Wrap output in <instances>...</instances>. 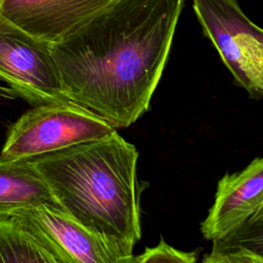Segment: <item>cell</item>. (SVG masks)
I'll return each instance as SVG.
<instances>
[{"label":"cell","instance_id":"6da1fadb","mask_svg":"<svg viewBox=\"0 0 263 263\" xmlns=\"http://www.w3.org/2000/svg\"><path fill=\"white\" fill-rule=\"evenodd\" d=\"M184 0H113L48 44L63 95L115 129L144 115L168 60Z\"/></svg>","mask_w":263,"mask_h":263},{"label":"cell","instance_id":"7a4b0ae2","mask_svg":"<svg viewBox=\"0 0 263 263\" xmlns=\"http://www.w3.org/2000/svg\"><path fill=\"white\" fill-rule=\"evenodd\" d=\"M139 153L116 129L93 141L28 158L57 201L91 231L133 254L141 238Z\"/></svg>","mask_w":263,"mask_h":263},{"label":"cell","instance_id":"3957f363","mask_svg":"<svg viewBox=\"0 0 263 263\" xmlns=\"http://www.w3.org/2000/svg\"><path fill=\"white\" fill-rule=\"evenodd\" d=\"M115 130L87 110L70 102L35 105L7 130L0 160H23L101 139Z\"/></svg>","mask_w":263,"mask_h":263},{"label":"cell","instance_id":"277c9868","mask_svg":"<svg viewBox=\"0 0 263 263\" xmlns=\"http://www.w3.org/2000/svg\"><path fill=\"white\" fill-rule=\"evenodd\" d=\"M193 10L234 83L253 99L263 98V29L237 0H193Z\"/></svg>","mask_w":263,"mask_h":263},{"label":"cell","instance_id":"5b68a950","mask_svg":"<svg viewBox=\"0 0 263 263\" xmlns=\"http://www.w3.org/2000/svg\"><path fill=\"white\" fill-rule=\"evenodd\" d=\"M13 217L26 226L60 263L133 262L134 254L86 228L60 209L38 206Z\"/></svg>","mask_w":263,"mask_h":263},{"label":"cell","instance_id":"8992f818","mask_svg":"<svg viewBox=\"0 0 263 263\" xmlns=\"http://www.w3.org/2000/svg\"><path fill=\"white\" fill-rule=\"evenodd\" d=\"M0 80L34 106L69 102L48 45L1 21Z\"/></svg>","mask_w":263,"mask_h":263},{"label":"cell","instance_id":"52a82bcc","mask_svg":"<svg viewBox=\"0 0 263 263\" xmlns=\"http://www.w3.org/2000/svg\"><path fill=\"white\" fill-rule=\"evenodd\" d=\"M113 0H0V21L45 44L55 43Z\"/></svg>","mask_w":263,"mask_h":263},{"label":"cell","instance_id":"ba28073f","mask_svg":"<svg viewBox=\"0 0 263 263\" xmlns=\"http://www.w3.org/2000/svg\"><path fill=\"white\" fill-rule=\"evenodd\" d=\"M262 202L263 157H257L219 180L213 205L200 225L203 238L214 241L227 235L251 219Z\"/></svg>","mask_w":263,"mask_h":263},{"label":"cell","instance_id":"9c48e42d","mask_svg":"<svg viewBox=\"0 0 263 263\" xmlns=\"http://www.w3.org/2000/svg\"><path fill=\"white\" fill-rule=\"evenodd\" d=\"M38 206L64 211L48 184L27 159L0 160V215L14 216Z\"/></svg>","mask_w":263,"mask_h":263},{"label":"cell","instance_id":"30bf717a","mask_svg":"<svg viewBox=\"0 0 263 263\" xmlns=\"http://www.w3.org/2000/svg\"><path fill=\"white\" fill-rule=\"evenodd\" d=\"M0 262L60 263L15 217L0 215Z\"/></svg>","mask_w":263,"mask_h":263},{"label":"cell","instance_id":"8fae6325","mask_svg":"<svg viewBox=\"0 0 263 263\" xmlns=\"http://www.w3.org/2000/svg\"><path fill=\"white\" fill-rule=\"evenodd\" d=\"M212 243L213 249L245 248L263 256V215L252 217L241 226Z\"/></svg>","mask_w":263,"mask_h":263},{"label":"cell","instance_id":"7c38bea8","mask_svg":"<svg viewBox=\"0 0 263 263\" xmlns=\"http://www.w3.org/2000/svg\"><path fill=\"white\" fill-rule=\"evenodd\" d=\"M196 261L195 252H184L178 250L160 238V241L155 247H147L144 252L138 256H134L132 263H194Z\"/></svg>","mask_w":263,"mask_h":263},{"label":"cell","instance_id":"4fadbf2b","mask_svg":"<svg viewBox=\"0 0 263 263\" xmlns=\"http://www.w3.org/2000/svg\"><path fill=\"white\" fill-rule=\"evenodd\" d=\"M204 263H263V256L245 248L213 249L202 258Z\"/></svg>","mask_w":263,"mask_h":263},{"label":"cell","instance_id":"5bb4252c","mask_svg":"<svg viewBox=\"0 0 263 263\" xmlns=\"http://www.w3.org/2000/svg\"><path fill=\"white\" fill-rule=\"evenodd\" d=\"M261 215H263V202H262V204L260 205V208L258 209V211L255 213V215H254L253 217H256V216H261Z\"/></svg>","mask_w":263,"mask_h":263}]
</instances>
